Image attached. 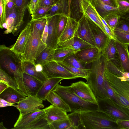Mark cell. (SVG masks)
Masks as SVG:
<instances>
[{
    "mask_svg": "<svg viewBox=\"0 0 129 129\" xmlns=\"http://www.w3.org/2000/svg\"><path fill=\"white\" fill-rule=\"evenodd\" d=\"M120 16L129 19V9L121 14Z\"/></svg>",
    "mask_w": 129,
    "mask_h": 129,
    "instance_id": "57",
    "label": "cell"
},
{
    "mask_svg": "<svg viewBox=\"0 0 129 129\" xmlns=\"http://www.w3.org/2000/svg\"><path fill=\"white\" fill-rule=\"evenodd\" d=\"M25 11L15 5L11 9H7L6 22L3 26V28L6 29L4 34L12 33L15 35L17 34V32L24 22Z\"/></svg>",
    "mask_w": 129,
    "mask_h": 129,
    "instance_id": "7",
    "label": "cell"
},
{
    "mask_svg": "<svg viewBox=\"0 0 129 129\" xmlns=\"http://www.w3.org/2000/svg\"><path fill=\"white\" fill-rule=\"evenodd\" d=\"M49 125L50 129H69L71 126L68 118L56 120L52 122Z\"/></svg>",
    "mask_w": 129,
    "mask_h": 129,
    "instance_id": "37",
    "label": "cell"
},
{
    "mask_svg": "<svg viewBox=\"0 0 129 129\" xmlns=\"http://www.w3.org/2000/svg\"><path fill=\"white\" fill-rule=\"evenodd\" d=\"M72 0H68L69 2V13L68 16H70V5Z\"/></svg>",
    "mask_w": 129,
    "mask_h": 129,
    "instance_id": "59",
    "label": "cell"
},
{
    "mask_svg": "<svg viewBox=\"0 0 129 129\" xmlns=\"http://www.w3.org/2000/svg\"><path fill=\"white\" fill-rule=\"evenodd\" d=\"M78 22L79 25L74 37H78L96 47L87 16L83 14Z\"/></svg>",
    "mask_w": 129,
    "mask_h": 129,
    "instance_id": "15",
    "label": "cell"
},
{
    "mask_svg": "<svg viewBox=\"0 0 129 129\" xmlns=\"http://www.w3.org/2000/svg\"><path fill=\"white\" fill-rule=\"evenodd\" d=\"M105 58L106 68L107 69L109 72L116 76L122 77L124 72L114 65L109 60Z\"/></svg>",
    "mask_w": 129,
    "mask_h": 129,
    "instance_id": "43",
    "label": "cell"
},
{
    "mask_svg": "<svg viewBox=\"0 0 129 129\" xmlns=\"http://www.w3.org/2000/svg\"><path fill=\"white\" fill-rule=\"evenodd\" d=\"M57 46V48L68 47L78 51L93 47L90 44L77 37H74L66 41L58 42Z\"/></svg>",
    "mask_w": 129,
    "mask_h": 129,
    "instance_id": "22",
    "label": "cell"
},
{
    "mask_svg": "<svg viewBox=\"0 0 129 129\" xmlns=\"http://www.w3.org/2000/svg\"><path fill=\"white\" fill-rule=\"evenodd\" d=\"M104 25L105 31L107 34L109 36V37L112 39H113L115 40L114 35L113 32L112 31L107 27Z\"/></svg>",
    "mask_w": 129,
    "mask_h": 129,
    "instance_id": "54",
    "label": "cell"
},
{
    "mask_svg": "<svg viewBox=\"0 0 129 129\" xmlns=\"http://www.w3.org/2000/svg\"><path fill=\"white\" fill-rule=\"evenodd\" d=\"M102 52L105 58L109 60L114 65L122 70L115 45V40L110 38Z\"/></svg>",
    "mask_w": 129,
    "mask_h": 129,
    "instance_id": "18",
    "label": "cell"
},
{
    "mask_svg": "<svg viewBox=\"0 0 129 129\" xmlns=\"http://www.w3.org/2000/svg\"><path fill=\"white\" fill-rule=\"evenodd\" d=\"M60 16L57 15L45 18L48 23V34L46 43L48 47L54 49L57 48V27Z\"/></svg>",
    "mask_w": 129,
    "mask_h": 129,
    "instance_id": "12",
    "label": "cell"
},
{
    "mask_svg": "<svg viewBox=\"0 0 129 129\" xmlns=\"http://www.w3.org/2000/svg\"><path fill=\"white\" fill-rule=\"evenodd\" d=\"M68 115L71 124L69 129H85L82 118L80 110H75Z\"/></svg>",
    "mask_w": 129,
    "mask_h": 129,
    "instance_id": "30",
    "label": "cell"
},
{
    "mask_svg": "<svg viewBox=\"0 0 129 129\" xmlns=\"http://www.w3.org/2000/svg\"><path fill=\"white\" fill-rule=\"evenodd\" d=\"M57 62L78 78H83L86 80L88 77L90 69H79L71 66L64 61Z\"/></svg>",
    "mask_w": 129,
    "mask_h": 129,
    "instance_id": "33",
    "label": "cell"
},
{
    "mask_svg": "<svg viewBox=\"0 0 129 129\" xmlns=\"http://www.w3.org/2000/svg\"><path fill=\"white\" fill-rule=\"evenodd\" d=\"M42 0H30L26 5L29 14H32L40 7Z\"/></svg>",
    "mask_w": 129,
    "mask_h": 129,
    "instance_id": "47",
    "label": "cell"
},
{
    "mask_svg": "<svg viewBox=\"0 0 129 129\" xmlns=\"http://www.w3.org/2000/svg\"><path fill=\"white\" fill-rule=\"evenodd\" d=\"M79 51L75 49L68 47L58 48L55 49L53 60L57 62L62 61L69 56L76 54Z\"/></svg>",
    "mask_w": 129,
    "mask_h": 129,
    "instance_id": "31",
    "label": "cell"
},
{
    "mask_svg": "<svg viewBox=\"0 0 129 129\" xmlns=\"http://www.w3.org/2000/svg\"><path fill=\"white\" fill-rule=\"evenodd\" d=\"M105 77L122 105L129 109V83L122 80L106 68Z\"/></svg>",
    "mask_w": 129,
    "mask_h": 129,
    "instance_id": "6",
    "label": "cell"
},
{
    "mask_svg": "<svg viewBox=\"0 0 129 129\" xmlns=\"http://www.w3.org/2000/svg\"><path fill=\"white\" fill-rule=\"evenodd\" d=\"M46 99L53 106L66 111L67 112H71L68 105L58 95L53 91L49 93Z\"/></svg>",
    "mask_w": 129,
    "mask_h": 129,
    "instance_id": "29",
    "label": "cell"
},
{
    "mask_svg": "<svg viewBox=\"0 0 129 129\" xmlns=\"http://www.w3.org/2000/svg\"><path fill=\"white\" fill-rule=\"evenodd\" d=\"M115 40L122 43L129 45V34L114 29L113 31Z\"/></svg>",
    "mask_w": 129,
    "mask_h": 129,
    "instance_id": "42",
    "label": "cell"
},
{
    "mask_svg": "<svg viewBox=\"0 0 129 129\" xmlns=\"http://www.w3.org/2000/svg\"><path fill=\"white\" fill-rule=\"evenodd\" d=\"M22 62L21 55L13 51L5 45H0V69L12 76L18 85V90L27 96L23 80Z\"/></svg>",
    "mask_w": 129,
    "mask_h": 129,
    "instance_id": "1",
    "label": "cell"
},
{
    "mask_svg": "<svg viewBox=\"0 0 129 129\" xmlns=\"http://www.w3.org/2000/svg\"><path fill=\"white\" fill-rule=\"evenodd\" d=\"M0 81L5 83L9 87L19 90L18 85L15 79L1 69H0Z\"/></svg>",
    "mask_w": 129,
    "mask_h": 129,
    "instance_id": "35",
    "label": "cell"
},
{
    "mask_svg": "<svg viewBox=\"0 0 129 129\" xmlns=\"http://www.w3.org/2000/svg\"><path fill=\"white\" fill-rule=\"evenodd\" d=\"M121 14L129 9V2L125 0H116Z\"/></svg>",
    "mask_w": 129,
    "mask_h": 129,
    "instance_id": "48",
    "label": "cell"
},
{
    "mask_svg": "<svg viewBox=\"0 0 129 129\" xmlns=\"http://www.w3.org/2000/svg\"><path fill=\"white\" fill-rule=\"evenodd\" d=\"M48 23L47 20L46 23L43 33L42 38V41L44 43L46 44L48 36Z\"/></svg>",
    "mask_w": 129,
    "mask_h": 129,
    "instance_id": "50",
    "label": "cell"
},
{
    "mask_svg": "<svg viewBox=\"0 0 129 129\" xmlns=\"http://www.w3.org/2000/svg\"><path fill=\"white\" fill-rule=\"evenodd\" d=\"M7 3L6 0H0V27L2 29L6 22Z\"/></svg>",
    "mask_w": 129,
    "mask_h": 129,
    "instance_id": "44",
    "label": "cell"
},
{
    "mask_svg": "<svg viewBox=\"0 0 129 129\" xmlns=\"http://www.w3.org/2000/svg\"><path fill=\"white\" fill-rule=\"evenodd\" d=\"M87 17L96 47L100 52H102L111 38L99 26Z\"/></svg>",
    "mask_w": 129,
    "mask_h": 129,
    "instance_id": "14",
    "label": "cell"
},
{
    "mask_svg": "<svg viewBox=\"0 0 129 129\" xmlns=\"http://www.w3.org/2000/svg\"><path fill=\"white\" fill-rule=\"evenodd\" d=\"M91 0H81L80 2V12L88 17L105 32L104 25L99 14L92 4Z\"/></svg>",
    "mask_w": 129,
    "mask_h": 129,
    "instance_id": "16",
    "label": "cell"
},
{
    "mask_svg": "<svg viewBox=\"0 0 129 129\" xmlns=\"http://www.w3.org/2000/svg\"><path fill=\"white\" fill-rule=\"evenodd\" d=\"M115 29L129 34V19L120 16Z\"/></svg>",
    "mask_w": 129,
    "mask_h": 129,
    "instance_id": "41",
    "label": "cell"
},
{
    "mask_svg": "<svg viewBox=\"0 0 129 129\" xmlns=\"http://www.w3.org/2000/svg\"><path fill=\"white\" fill-rule=\"evenodd\" d=\"M90 1L98 13L103 19L107 15L111 13H117L120 14L121 13L118 8L105 4L100 0Z\"/></svg>",
    "mask_w": 129,
    "mask_h": 129,
    "instance_id": "26",
    "label": "cell"
},
{
    "mask_svg": "<svg viewBox=\"0 0 129 129\" xmlns=\"http://www.w3.org/2000/svg\"><path fill=\"white\" fill-rule=\"evenodd\" d=\"M9 87L8 85L3 82L0 81V94Z\"/></svg>",
    "mask_w": 129,
    "mask_h": 129,
    "instance_id": "55",
    "label": "cell"
},
{
    "mask_svg": "<svg viewBox=\"0 0 129 129\" xmlns=\"http://www.w3.org/2000/svg\"><path fill=\"white\" fill-rule=\"evenodd\" d=\"M64 61L76 68L80 69H87L86 66L87 64L80 59L75 54L69 56Z\"/></svg>",
    "mask_w": 129,
    "mask_h": 129,
    "instance_id": "36",
    "label": "cell"
},
{
    "mask_svg": "<svg viewBox=\"0 0 129 129\" xmlns=\"http://www.w3.org/2000/svg\"><path fill=\"white\" fill-rule=\"evenodd\" d=\"M26 96L19 90L9 87L0 94V98L13 104H17Z\"/></svg>",
    "mask_w": 129,
    "mask_h": 129,
    "instance_id": "25",
    "label": "cell"
},
{
    "mask_svg": "<svg viewBox=\"0 0 129 129\" xmlns=\"http://www.w3.org/2000/svg\"><path fill=\"white\" fill-rule=\"evenodd\" d=\"M22 68L23 73L29 74L43 83L48 79L43 72L37 71L35 63L31 61L22 60Z\"/></svg>",
    "mask_w": 129,
    "mask_h": 129,
    "instance_id": "27",
    "label": "cell"
},
{
    "mask_svg": "<svg viewBox=\"0 0 129 129\" xmlns=\"http://www.w3.org/2000/svg\"><path fill=\"white\" fill-rule=\"evenodd\" d=\"M106 63V58L101 52L98 59L92 63L86 80L96 98H108L104 84Z\"/></svg>",
    "mask_w": 129,
    "mask_h": 129,
    "instance_id": "2",
    "label": "cell"
},
{
    "mask_svg": "<svg viewBox=\"0 0 129 129\" xmlns=\"http://www.w3.org/2000/svg\"><path fill=\"white\" fill-rule=\"evenodd\" d=\"M101 52L97 48L92 47L79 51L75 54L81 60L88 64L96 60Z\"/></svg>",
    "mask_w": 129,
    "mask_h": 129,
    "instance_id": "21",
    "label": "cell"
},
{
    "mask_svg": "<svg viewBox=\"0 0 129 129\" xmlns=\"http://www.w3.org/2000/svg\"></svg>",
    "mask_w": 129,
    "mask_h": 129,
    "instance_id": "64",
    "label": "cell"
},
{
    "mask_svg": "<svg viewBox=\"0 0 129 129\" xmlns=\"http://www.w3.org/2000/svg\"><path fill=\"white\" fill-rule=\"evenodd\" d=\"M53 5L39 7L36 11L31 15V20L44 18L50 10Z\"/></svg>",
    "mask_w": 129,
    "mask_h": 129,
    "instance_id": "40",
    "label": "cell"
},
{
    "mask_svg": "<svg viewBox=\"0 0 129 129\" xmlns=\"http://www.w3.org/2000/svg\"><path fill=\"white\" fill-rule=\"evenodd\" d=\"M31 23L30 34L24 53L21 56L22 60L30 61L35 63L38 56L47 46L42 40V36Z\"/></svg>",
    "mask_w": 129,
    "mask_h": 129,
    "instance_id": "5",
    "label": "cell"
},
{
    "mask_svg": "<svg viewBox=\"0 0 129 129\" xmlns=\"http://www.w3.org/2000/svg\"><path fill=\"white\" fill-rule=\"evenodd\" d=\"M115 44L119 54L122 71L129 73L128 45L120 43L115 40Z\"/></svg>",
    "mask_w": 129,
    "mask_h": 129,
    "instance_id": "20",
    "label": "cell"
},
{
    "mask_svg": "<svg viewBox=\"0 0 129 129\" xmlns=\"http://www.w3.org/2000/svg\"><path fill=\"white\" fill-rule=\"evenodd\" d=\"M42 72L47 78H57L63 79H70L78 78L57 62L54 61L43 65Z\"/></svg>",
    "mask_w": 129,
    "mask_h": 129,
    "instance_id": "9",
    "label": "cell"
},
{
    "mask_svg": "<svg viewBox=\"0 0 129 129\" xmlns=\"http://www.w3.org/2000/svg\"><path fill=\"white\" fill-rule=\"evenodd\" d=\"M81 112L85 129H121L117 120L99 109Z\"/></svg>",
    "mask_w": 129,
    "mask_h": 129,
    "instance_id": "3",
    "label": "cell"
},
{
    "mask_svg": "<svg viewBox=\"0 0 129 129\" xmlns=\"http://www.w3.org/2000/svg\"><path fill=\"white\" fill-rule=\"evenodd\" d=\"M31 28V24L30 21L22 30L15 43L10 48L11 50L20 55L23 53Z\"/></svg>",
    "mask_w": 129,
    "mask_h": 129,
    "instance_id": "17",
    "label": "cell"
},
{
    "mask_svg": "<svg viewBox=\"0 0 129 129\" xmlns=\"http://www.w3.org/2000/svg\"><path fill=\"white\" fill-rule=\"evenodd\" d=\"M97 99L99 110L117 120H129V110L123 109L108 98Z\"/></svg>",
    "mask_w": 129,
    "mask_h": 129,
    "instance_id": "8",
    "label": "cell"
},
{
    "mask_svg": "<svg viewBox=\"0 0 129 129\" xmlns=\"http://www.w3.org/2000/svg\"><path fill=\"white\" fill-rule=\"evenodd\" d=\"M79 24L78 21L68 16L66 26L58 38V43L66 41L74 37Z\"/></svg>",
    "mask_w": 129,
    "mask_h": 129,
    "instance_id": "24",
    "label": "cell"
},
{
    "mask_svg": "<svg viewBox=\"0 0 129 129\" xmlns=\"http://www.w3.org/2000/svg\"><path fill=\"white\" fill-rule=\"evenodd\" d=\"M0 129H7V128L5 127L4 126L3 122L2 121L0 123Z\"/></svg>",
    "mask_w": 129,
    "mask_h": 129,
    "instance_id": "60",
    "label": "cell"
},
{
    "mask_svg": "<svg viewBox=\"0 0 129 129\" xmlns=\"http://www.w3.org/2000/svg\"><path fill=\"white\" fill-rule=\"evenodd\" d=\"M52 91L64 101L70 107L71 112L75 110L86 111L99 109L98 104L80 98L74 92L71 86H63L58 84Z\"/></svg>",
    "mask_w": 129,
    "mask_h": 129,
    "instance_id": "4",
    "label": "cell"
},
{
    "mask_svg": "<svg viewBox=\"0 0 129 129\" xmlns=\"http://www.w3.org/2000/svg\"><path fill=\"white\" fill-rule=\"evenodd\" d=\"M104 84L108 94V98L123 109L126 110H129L128 109L124 107L121 104L118 98L106 80L105 77L104 79Z\"/></svg>",
    "mask_w": 129,
    "mask_h": 129,
    "instance_id": "38",
    "label": "cell"
},
{
    "mask_svg": "<svg viewBox=\"0 0 129 129\" xmlns=\"http://www.w3.org/2000/svg\"><path fill=\"white\" fill-rule=\"evenodd\" d=\"M55 3H57L59 2L60 0H53Z\"/></svg>",
    "mask_w": 129,
    "mask_h": 129,
    "instance_id": "61",
    "label": "cell"
},
{
    "mask_svg": "<svg viewBox=\"0 0 129 129\" xmlns=\"http://www.w3.org/2000/svg\"><path fill=\"white\" fill-rule=\"evenodd\" d=\"M70 86L74 92L80 98L86 101L98 104L97 98L87 83L80 81L72 83Z\"/></svg>",
    "mask_w": 129,
    "mask_h": 129,
    "instance_id": "13",
    "label": "cell"
},
{
    "mask_svg": "<svg viewBox=\"0 0 129 129\" xmlns=\"http://www.w3.org/2000/svg\"><path fill=\"white\" fill-rule=\"evenodd\" d=\"M36 69L38 72H42L43 70V66L40 64H36Z\"/></svg>",
    "mask_w": 129,
    "mask_h": 129,
    "instance_id": "58",
    "label": "cell"
},
{
    "mask_svg": "<svg viewBox=\"0 0 129 129\" xmlns=\"http://www.w3.org/2000/svg\"><path fill=\"white\" fill-rule=\"evenodd\" d=\"M52 106L29 113L18 118L12 129H25L27 126L37 123L45 117L46 112Z\"/></svg>",
    "mask_w": 129,
    "mask_h": 129,
    "instance_id": "10",
    "label": "cell"
},
{
    "mask_svg": "<svg viewBox=\"0 0 129 129\" xmlns=\"http://www.w3.org/2000/svg\"><path fill=\"white\" fill-rule=\"evenodd\" d=\"M42 100L36 96L29 95L14 105L19 112L18 118L29 113L41 109L44 107Z\"/></svg>",
    "mask_w": 129,
    "mask_h": 129,
    "instance_id": "11",
    "label": "cell"
},
{
    "mask_svg": "<svg viewBox=\"0 0 129 129\" xmlns=\"http://www.w3.org/2000/svg\"><path fill=\"white\" fill-rule=\"evenodd\" d=\"M55 4L53 0H42L40 7L51 6Z\"/></svg>",
    "mask_w": 129,
    "mask_h": 129,
    "instance_id": "52",
    "label": "cell"
},
{
    "mask_svg": "<svg viewBox=\"0 0 129 129\" xmlns=\"http://www.w3.org/2000/svg\"><path fill=\"white\" fill-rule=\"evenodd\" d=\"M68 16L60 15L57 27V36L58 38L61 36L67 25Z\"/></svg>",
    "mask_w": 129,
    "mask_h": 129,
    "instance_id": "46",
    "label": "cell"
},
{
    "mask_svg": "<svg viewBox=\"0 0 129 129\" xmlns=\"http://www.w3.org/2000/svg\"><path fill=\"white\" fill-rule=\"evenodd\" d=\"M67 113L66 111L52 105L46 112L45 118L49 124L56 120L68 118Z\"/></svg>",
    "mask_w": 129,
    "mask_h": 129,
    "instance_id": "28",
    "label": "cell"
},
{
    "mask_svg": "<svg viewBox=\"0 0 129 129\" xmlns=\"http://www.w3.org/2000/svg\"><path fill=\"white\" fill-rule=\"evenodd\" d=\"M120 14L117 13H111L107 15L104 19L113 33L117 25Z\"/></svg>",
    "mask_w": 129,
    "mask_h": 129,
    "instance_id": "39",
    "label": "cell"
},
{
    "mask_svg": "<svg viewBox=\"0 0 129 129\" xmlns=\"http://www.w3.org/2000/svg\"><path fill=\"white\" fill-rule=\"evenodd\" d=\"M23 80L28 96H36L43 83L25 72L23 73Z\"/></svg>",
    "mask_w": 129,
    "mask_h": 129,
    "instance_id": "19",
    "label": "cell"
},
{
    "mask_svg": "<svg viewBox=\"0 0 129 129\" xmlns=\"http://www.w3.org/2000/svg\"><path fill=\"white\" fill-rule=\"evenodd\" d=\"M62 80V78H48L43 83L36 96L43 101H46V97L49 93Z\"/></svg>",
    "mask_w": 129,
    "mask_h": 129,
    "instance_id": "23",
    "label": "cell"
},
{
    "mask_svg": "<svg viewBox=\"0 0 129 129\" xmlns=\"http://www.w3.org/2000/svg\"><path fill=\"white\" fill-rule=\"evenodd\" d=\"M15 5L13 1H10L7 2L6 7L7 9H11Z\"/></svg>",
    "mask_w": 129,
    "mask_h": 129,
    "instance_id": "56",
    "label": "cell"
},
{
    "mask_svg": "<svg viewBox=\"0 0 129 129\" xmlns=\"http://www.w3.org/2000/svg\"><path fill=\"white\" fill-rule=\"evenodd\" d=\"M117 122L121 129H129V120H117Z\"/></svg>",
    "mask_w": 129,
    "mask_h": 129,
    "instance_id": "49",
    "label": "cell"
},
{
    "mask_svg": "<svg viewBox=\"0 0 129 129\" xmlns=\"http://www.w3.org/2000/svg\"><path fill=\"white\" fill-rule=\"evenodd\" d=\"M47 21L46 18H43L31 20L30 21L36 28L39 31L40 34L42 36Z\"/></svg>",
    "mask_w": 129,
    "mask_h": 129,
    "instance_id": "45",
    "label": "cell"
},
{
    "mask_svg": "<svg viewBox=\"0 0 129 129\" xmlns=\"http://www.w3.org/2000/svg\"><path fill=\"white\" fill-rule=\"evenodd\" d=\"M103 3L106 5L117 8L118 6L116 0H100Z\"/></svg>",
    "mask_w": 129,
    "mask_h": 129,
    "instance_id": "51",
    "label": "cell"
},
{
    "mask_svg": "<svg viewBox=\"0 0 129 129\" xmlns=\"http://www.w3.org/2000/svg\"><path fill=\"white\" fill-rule=\"evenodd\" d=\"M14 105L0 98V107L3 108L9 106H13Z\"/></svg>",
    "mask_w": 129,
    "mask_h": 129,
    "instance_id": "53",
    "label": "cell"
},
{
    "mask_svg": "<svg viewBox=\"0 0 129 129\" xmlns=\"http://www.w3.org/2000/svg\"><path fill=\"white\" fill-rule=\"evenodd\" d=\"M55 49L46 47L37 57L35 62V64H40L43 66L49 62L53 61Z\"/></svg>",
    "mask_w": 129,
    "mask_h": 129,
    "instance_id": "32",
    "label": "cell"
},
{
    "mask_svg": "<svg viewBox=\"0 0 129 129\" xmlns=\"http://www.w3.org/2000/svg\"><path fill=\"white\" fill-rule=\"evenodd\" d=\"M81 0H72L70 5V17L78 21L83 14L80 12V2Z\"/></svg>",
    "mask_w": 129,
    "mask_h": 129,
    "instance_id": "34",
    "label": "cell"
},
{
    "mask_svg": "<svg viewBox=\"0 0 129 129\" xmlns=\"http://www.w3.org/2000/svg\"><path fill=\"white\" fill-rule=\"evenodd\" d=\"M129 2V0H125Z\"/></svg>",
    "mask_w": 129,
    "mask_h": 129,
    "instance_id": "63",
    "label": "cell"
},
{
    "mask_svg": "<svg viewBox=\"0 0 129 129\" xmlns=\"http://www.w3.org/2000/svg\"><path fill=\"white\" fill-rule=\"evenodd\" d=\"M13 1V0H6L7 2L10 1Z\"/></svg>",
    "mask_w": 129,
    "mask_h": 129,
    "instance_id": "62",
    "label": "cell"
}]
</instances>
